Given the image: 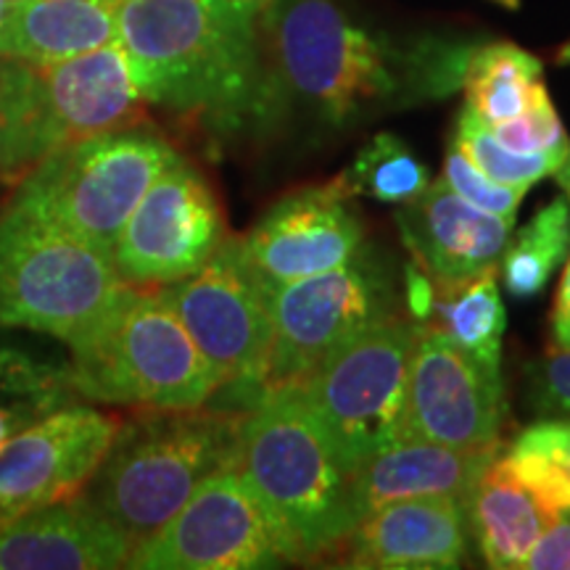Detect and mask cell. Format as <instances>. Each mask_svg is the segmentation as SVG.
I'll return each instance as SVG.
<instances>
[{"label":"cell","instance_id":"cell-33","mask_svg":"<svg viewBox=\"0 0 570 570\" xmlns=\"http://www.w3.org/2000/svg\"><path fill=\"white\" fill-rule=\"evenodd\" d=\"M525 399L539 417L570 420V352L554 348L529 367Z\"/></svg>","mask_w":570,"mask_h":570},{"label":"cell","instance_id":"cell-7","mask_svg":"<svg viewBox=\"0 0 570 570\" xmlns=\"http://www.w3.org/2000/svg\"><path fill=\"white\" fill-rule=\"evenodd\" d=\"M122 288L101 248L11 202L0 209V325L71 346L101 323Z\"/></svg>","mask_w":570,"mask_h":570},{"label":"cell","instance_id":"cell-10","mask_svg":"<svg viewBox=\"0 0 570 570\" xmlns=\"http://www.w3.org/2000/svg\"><path fill=\"white\" fill-rule=\"evenodd\" d=\"M156 291L194 338L219 391L238 389L252 407L265 381L273 317L269 294L246 265L238 238L227 235L202 269Z\"/></svg>","mask_w":570,"mask_h":570},{"label":"cell","instance_id":"cell-19","mask_svg":"<svg viewBox=\"0 0 570 570\" xmlns=\"http://www.w3.org/2000/svg\"><path fill=\"white\" fill-rule=\"evenodd\" d=\"M132 547L88 497L75 494L0 529V570L127 568Z\"/></svg>","mask_w":570,"mask_h":570},{"label":"cell","instance_id":"cell-24","mask_svg":"<svg viewBox=\"0 0 570 570\" xmlns=\"http://www.w3.org/2000/svg\"><path fill=\"white\" fill-rule=\"evenodd\" d=\"M433 323L428 327L481 360L483 365H502L504 304L499 294L497 273L473 277L458 285H433ZM428 315V317H431Z\"/></svg>","mask_w":570,"mask_h":570},{"label":"cell","instance_id":"cell-34","mask_svg":"<svg viewBox=\"0 0 570 570\" xmlns=\"http://www.w3.org/2000/svg\"><path fill=\"white\" fill-rule=\"evenodd\" d=\"M529 570H570V508L554 515L525 558Z\"/></svg>","mask_w":570,"mask_h":570},{"label":"cell","instance_id":"cell-28","mask_svg":"<svg viewBox=\"0 0 570 570\" xmlns=\"http://www.w3.org/2000/svg\"><path fill=\"white\" fill-rule=\"evenodd\" d=\"M454 146L468 156L483 175L502 185H515V188H531L541 177L554 175L562 159L550 154H518L510 151L504 142L483 119L465 104L460 111L458 130H454Z\"/></svg>","mask_w":570,"mask_h":570},{"label":"cell","instance_id":"cell-8","mask_svg":"<svg viewBox=\"0 0 570 570\" xmlns=\"http://www.w3.org/2000/svg\"><path fill=\"white\" fill-rule=\"evenodd\" d=\"M423 325L396 315L336 348L298 383L306 407L348 470L396 441L404 383Z\"/></svg>","mask_w":570,"mask_h":570},{"label":"cell","instance_id":"cell-38","mask_svg":"<svg viewBox=\"0 0 570 570\" xmlns=\"http://www.w3.org/2000/svg\"><path fill=\"white\" fill-rule=\"evenodd\" d=\"M560 458L566 465L570 468V425H568V433H566V441H562V449H560Z\"/></svg>","mask_w":570,"mask_h":570},{"label":"cell","instance_id":"cell-26","mask_svg":"<svg viewBox=\"0 0 570 570\" xmlns=\"http://www.w3.org/2000/svg\"><path fill=\"white\" fill-rule=\"evenodd\" d=\"M570 248V209L566 198H552L518 235H510L502 269L504 288L512 298L539 296Z\"/></svg>","mask_w":570,"mask_h":570},{"label":"cell","instance_id":"cell-31","mask_svg":"<svg viewBox=\"0 0 570 570\" xmlns=\"http://www.w3.org/2000/svg\"><path fill=\"white\" fill-rule=\"evenodd\" d=\"M499 458H502L504 468L552 512L570 508V468L566 462L554 460L550 454L523 452L515 446H502Z\"/></svg>","mask_w":570,"mask_h":570},{"label":"cell","instance_id":"cell-22","mask_svg":"<svg viewBox=\"0 0 570 570\" xmlns=\"http://www.w3.org/2000/svg\"><path fill=\"white\" fill-rule=\"evenodd\" d=\"M554 515L558 512L547 508L504 468L499 454L481 475L468 502L470 533L479 541L487 566L497 570L523 568L533 544Z\"/></svg>","mask_w":570,"mask_h":570},{"label":"cell","instance_id":"cell-14","mask_svg":"<svg viewBox=\"0 0 570 570\" xmlns=\"http://www.w3.org/2000/svg\"><path fill=\"white\" fill-rule=\"evenodd\" d=\"M504 423L502 373L423 325L404 383L396 441L479 449L502 444Z\"/></svg>","mask_w":570,"mask_h":570},{"label":"cell","instance_id":"cell-16","mask_svg":"<svg viewBox=\"0 0 570 570\" xmlns=\"http://www.w3.org/2000/svg\"><path fill=\"white\" fill-rule=\"evenodd\" d=\"M341 177L283 196L238 244L267 294L341 267L362 248L365 227Z\"/></svg>","mask_w":570,"mask_h":570},{"label":"cell","instance_id":"cell-37","mask_svg":"<svg viewBox=\"0 0 570 570\" xmlns=\"http://www.w3.org/2000/svg\"><path fill=\"white\" fill-rule=\"evenodd\" d=\"M238 3H246V6H252V9L259 11V13H265L269 9V3H273V0H238Z\"/></svg>","mask_w":570,"mask_h":570},{"label":"cell","instance_id":"cell-35","mask_svg":"<svg viewBox=\"0 0 570 570\" xmlns=\"http://www.w3.org/2000/svg\"><path fill=\"white\" fill-rule=\"evenodd\" d=\"M552 348L570 352V259L562 273L558 296H554L552 309Z\"/></svg>","mask_w":570,"mask_h":570},{"label":"cell","instance_id":"cell-2","mask_svg":"<svg viewBox=\"0 0 570 570\" xmlns=\"http://www.w3.org/2000/svg\"><path fill=\"white\" fill-rule=\"evenodd\" d=\"M262 24L275 96L288 92L331 125L412 92L460 85L470 53L431 46L404 51L333 0H273Z\"/></svg>","mask_w":570,"mask_h":570},{"label":"cell","instance_id":"cell-15","mask_svg":"<svg viewBox=\"0 0 570 570\" xmlns=\"http://www.w3.org/2000/svg\"><path fill=\"white\" fill-rule=\"evenodd\" d=\"M117 415L67 404L0 449V529L88 487L119 431Z\"/></svg>","mask_w":570,"mask_h":570},{"label":"cell","instance_id":"cell-21","mask_svg":"<svg viewBox=\"0 0 570 570\" xmlns=\"http://www.w3.org/2000/svg\"><path fill=\"white\" fill-rule=\"evenodd\" d=\"M119 0H17L0 19V56L56 63L117 42Z\"/></svg>","mask_w":570,"mask_h":570},{"label":"cell","instance_id":"cell-4","mask_svg":"<svg viewBox=\"0 0 570 570\" xmlns=\"http://www.w3.org/2000/svg\"><path fill=\"white\" fill-rule=\"evenodd\" d=\"M246 410H148L119 423L82 494L140 544L183 508L212 473L233 465Z\"/></svg>","mask_w":570,"mask_h":570},{"label":"cell","instance_id":"cell-23","mask_svg":"<svg viewBox=\"0 0 570 570\" xmlns=\"http://www.w3.org/2000/svg\"><path fill=\"white\" fill-rule=\"evenodd\" d=\"M460 85L470 109L489 127L510 122L547 96L541 61L512 42L473 48L462 67Z\"/></svg>","mask_w":570,"mask_h":570},{"label":"cell","instance_id":"cell-39","mask_svg":"<svg viewBox=\"0 0 570 570\" xmlns=\"http://www.w3.org/2000/svg\"><path fill=\"white\" fill-rule=\"evenodd\" d=\"M558 63H570V42H566V46L560 48V53H558Z\"/></svg>","mask_w":570,"mask_h":570},{"label":"cell","instance_id":"cell-32","mask_svg":"<svg viewBox=\"0 0 570 570\" xmlns=\"http://www.w3.org/2000/svg\"><path fill=\"white\" fill-rule=\"evenodd\" d=\"M32 85V63L0 56V180L9 183L13 151L24 125L27 98Z\"/></svg>","mask_w":570,"mask_h":570},{"label":"cell","instance_id":"cell-29","mask_svg":"<svg viewBox=\"0 0 570 570\" xmlns=\"http://www.w3.org/2000/svg\"><path fill=\"white\" fill-rule=\"evenodd\" d=\"M441 180H444L460 198H465L468 204L479 206L483 212L499 214V217L504 219H512V223H515L518 206L523 202L525 190H529L491 180V177L483 175L481 169L454 146V142H449L444 154V175H441Z\"/></svg>","mask_w":570,"mask_h":570},{"label":"cell","instance_id":"cell-18","mask_svg":"<svg viewBox=\"0 0 570 570\" xmlns=\"http://www.w3.org/2000/svg\"><path fill=\"white\" fill-rule=\"evenodd\" d=\"M468 508L458 499H399L367 512L341 544V566L446 570L468 558Z\"/></svg>","mask_w":570,"mask_h":570},{"label":"cell","instance_id":"cell-3","mask_svg":"<svg viewBox=\"0 0 570 570\" xmlns=\"http://www.w3.org/2000/svg\"><path fill=\"white\" fill-rule=\"evenodd\" d=\"M233 468L265 508L291 562L336 554L360 523L352 470L296 386L262 394L244 412Z\"/></svg>","mask_w":570,"mask_h":570},{"label":"cell","instance_id":"cell-9","mask_svg":"<svg viewBox=\"0 0 570 570\" xmlns=\"http://www.w3.org/2000/svg\"><path fill=\"white\" fill-rule=\"evenodd\" d=\"M396 315L386 267L365 246L341 267L281 285L269 294L273 346L262 394L298 386L336 348Z\"/></svg>","mask_w":570,"mask_h":570},{"label":"cell","instance_id":"cell-42","mask_svg":"<svg viewBox=\"0 0 570 570\" xmlns=\"http://www.w3.org/2000/svg\"><path fill=\"white\" fill-rule=\"evenodd\" d=\"M6 3H9V6H11V3H17V0H6Z\"/></svg>","mask_w":570,"mask_h":570},{"label":"cell","instance_id":"cell-6","mask_svg":"<svg viewBox=\"0 0 570 570\" xmlns=\"http://www.w3.org/2000/svg\"><path fill=\"white\" fill-rule=\"evenodd\" d=\"M177 156L151 125L119 127L42 156L11 204L111 256L127 217Z\"/></svg>","mask_w":570,"mask_h":570},{"label":"cell","instance_id":"cell-41","mask_svg":"<svg viewBox=\"0 0 570 570\" xmlns=\"http://www.w3.org/2000/svg\"><path fill=\"white\" fill-rule=\"evenodd\" d=\"M6 11H9V3H6V0H0V19L6 17Z\"/></svg>","mask_w":570,"mask_h":570},{"label":"cell","instance_id":"cell-12","mask_svg":"<svg viewBox=\"0 0 570 570\" xmlns=\"http://www.w3.org/2000/svg\"><path fill=\"white\" fill-rule=\"evenodd\" d=\"M281 539L238 470L212 473L154 537L127 558L138 570H254L285 566Z\"/></svg>","mask_w":570,"mask_h":570},{"label":"cell","instance_id":"cell-20","mask_svg":"<svg viewBox=\"0 0 570 570\" xmlns=\"http://www.w3.org/2000/svg\"><path fill=\"white\" fill-rule=\"evenodd\" d=\"M502 446L458 449L431 441H391L352 470L356 518L399 499H458L468 508L470 494Z\"/></svg>","mask_w":570,"mask_h":570},{"label":"cell","instance_id":"cell-27","mask_svg":"<svg viewBox=\"0 0 570 570\" xmlns=\"http://www.w3.org/2000/svg\"><path fill=\"white\" fill-rule=\"evenodd\" d=\"M352 196L386 204H410L431 188V173L396 135L381 132L360 148L354 164L341 175Z\"/></svg>","mask_w":570,"mask_h":570},{"label":"cell","instance_id":"cell-17","mask_svg":"<svg viewBox=\"0 0 570 570\" xmlns=\"http://www.w3.org/2000/svg\"><path fill=\"white\" fill-rule=\"evenodd\" d=\"M399 230L417 267L433 285H458L497 273L512 235V219L460 198L444 180L396 214Z\"/></svg>","mask_w":570,"mask_h":570},{"label":"cell","instance_id":"cell-36","mask_svg":"<svg viewBox=\"0 0 570 570\" xmlns=\"http://www.w3.org/2000/svg\"><path fill=\"white\" fill-rule=\"evenodd\" d=\"M554 180L560 183L562 194H566V202H568V209H570V151L566 159H562V164L558 167V173H554Z\"/></svg>","mask_w":570,"mask_h":570},{"label":"cell","instance_id":"cell-1","mask_svg":"<svg viewBox=\"0 0 570 570\" xmlns=\"http://www.w3.org/2000/svg\"><path fill=\"white\" fill-rule=\"evenodd\" d=\"M117 42L142 101L238 127L277 101L262 13L238 0H119Z\"/></svg>","mask_w":570,"mask_h":570},{"label":"cell","instance_id":"cell-30","mask_svg":"<svg viewBox=\"0 0 570 570\" xmlns=\"http://www.w3.org/2000/svg\"><path fill=\"white\" fill-rule=\"evenodd\" d=\"M491 130H494L499 142H504L510 151L518 154H550L566 159L570 151V138L560 122L550 92L541 96L529 111L510 119V122L494 125Z\"/></svg>","mask_w":570,"mask_h":570},{"label":"cell","instance_id":"cell-5","mask_svg":"<svg viewBox=\"0 0 570 570\" xmlns=\"http://www.w3.org/2000/svg\"><path fill=\"white\" fill-rule=\"evenodd\" d=\"M71 391L90 402L148 410H198L219 383L156 288L122 294L88 336L69 346Z\"/></svg>","mask_w":570,"mask_h":570},{"label":"cell","instance_id":"cell-40","mask_svg":"<svg viewBox=\"0 0 570 570\" xmlns=\"http://www.w3.org/2000/svg\"><path fill=\"white\" fill-rule=\"evenodd\" d=\"M499 6H504V9H518L520 6V0H497Z\"/></svg>","mask_w":570,"mask_h":570},{"label":"cell","instance_id":"cell-25","mask_svg":"<svg viewBox=\"0 0 570 570\" xmlns=\"http://www.w3.org/2000/svg\"><path fill=\"white\" fill-rule=\"evenodd\" d=\"M67 367L0 344V449L51 412L75 404Z\"/></svg>","mask_w":570,"mask_h":570},{"label":"cell","instance_id":"cell-13","mask_svg":"<svg viewBox=\"0 0 570 570\" xmlns=\"http://www.w3.org/2000/svg\"><path fill=\"white\" fill-rule=\"evenodd\" d=\"M142 109L146 101L119 42L67 61L32 63L13 183L56 148L142 122Z\"/></svg>","mask_w":570,"mask_h":570},{"label":"cell","instance_id":"cell-11","mask_svg":"<svg viewBox=\"0 0 570 570\" xmlns=\"http://www.w3.org/2000/svg\"><path fill=\"white\" fill-rule=\"evenodd\" d=\"M227 235L223 204L209 180L177 156L127 217L111 262L125 285L161 288L202 269Z\"/></svg>","mask_w":570,"mask_h":570}]
</instances>
